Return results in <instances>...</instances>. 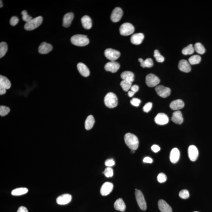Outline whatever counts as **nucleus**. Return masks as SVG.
Listing matches in <instances>:
<instances>
[{
    "label": "nucleus",
    "mask_w": 212,
    "mask_h": 212,
    "mask_svg": "<svg viewBox=\"0 0 212 212\" xmlns=\"http://www.w3.org/2000/svg\"><path fill=\"white\" fill-rule=\"evenodd\" d=\"M126 144L131 150H136L139 146V140L137 136L131 133H127L124 137Z\"/></svg>",
    "instance_id": "obj_1"
},
{
    "label": "nucleus",
    "mask_w": 212,
    "mask_h": 212,
    "mask_svg": "<svg viewBox=\"0 0 212 212\" xmlns=\"http://www.w3.org/2000/svg\"><path fill=\"white\" fill-rule=\"evenodd\" d=\"M71 42L74 45L78 47H84L88 45L89 43L87 35L78 34L73 35L71 38Z\"/></svg>",
    "instance_id": "obj_2"
},
{
    "label": "nucleus",
    "mask_w": 212,
    "mask_h": 212,
    "mask_svg": "<svg viewBox=\"0 0 212 212\" xmlns=\"http://www.w3.org/2000/svg\"><path fill=\"white\" fill-rule=\"evenodd\" d=\"M43 21V18L41 16L32 19V20L27 22L25 25V29L26 30L31 31L34 30L40 26Z\"/></svg>",
    "instance_id": "obj_3"
},
{
    "label": "nucleus",
    "mask_w": 212,
    "mask_h": 212,
    "mask_svg": "<svg viewBox=\"0 0 212 212\" xmlns=\"http://www.w3.org/2000/svg\"><path fill=\"white\" fill-rule=\"evenodd\" d=\"M105 105L109 108H114L118 105V99L114 93L109 92L105 96L104 98Z\"/></svg>",
    "instance_id": "obj_4"
},
{
    "label": "nucleus",
    "mask_w": 212,
    "mask_h": 212,
    "mask_svg": "<svg viewBox=\"0 0 212 212\" xmlns=\"http://www.w3.org/2000/svg\"><path fill=\"white\" fill-rule=\"evenodd\" d=\"M121 35L123 36H128L134 32V27L131 24L126 23L123 24L120 28Z\"/></svg>",
    "instance_id": "obj_5"
},
{
    "label": "nucleus",
    "mask_w": 212,
    "mask_h": 212,
    "mask_svg": "<svg viewBox=\"0 0 212 212\" xmlns=\"http://www.w3.org/2000/svg\"><path fill=\"white\" fill-rule=\"evenodd\" d=\"M104 54L105 57L111 61H115L121 55L119 52L112 48L106 49L105 50Z\"/></svg>",
    "instance_id": "obj_6"
},
{
    "label": "nucleus",
    "mask_w": 212,
    "mask_h": 212,
    "mask_svg": "<svg viewBox=\"0 0 212 212\" xmlns=\"http://www.w3.org/2000/svg\"><path fill=\"white\" fill-rule=\"evenodd\" d=\"M135 194L136 201L139 207L142 210H146L147 208V204L142 192L140 190H137L136 191Z\"/></svg>",
    "instance_id": "obj_7"
},
{
    "label": "nucleus",
    "mask_w": 212,
    "mask_h": 212,
    "mask_svg": "<svg viewBox=\"0 0 212 212\" xmlns=\"http://www.w3.org/2000/svg\"><path fill=\"white\" fill-rule=\"evenodd\" d=\"M145 81L147 85L150 87H156L160 83L159 78L152 74H150L147 75Z\"/></svg>",
    "instance_id": "obj_8"
},
{
    "label": "nucleus",
    "mask_w": 212,
    "mask_h": 212,
    "mask_svg": "<svg viewBox=\"0 0 212 212\" xmlns=\"http://www.w3.org/2000/svg\"><path fill=\"white\" fill-rule=\"evenodd\" d=\"M155 90L157 94L163 98L168 97L171 93L170 88L161 85L157 86L156 87Z\"/></svg>",
    "instance_id": "obj_9"
},
{
    "label": "nucleus",
    "mask_w": 212,
    "mask_h": 212,
    "mask_svg": "<svg viewBox=\"0 0 212 212\" xmlns=\"http://www.w3.org/2000/svg\"><path fill=\"white\" fill-rule=\"evenodd\" d=\"M123 15V11L120 7L114 9L111 14V18L112 21L115 23L119 21Z\"/></svg>",
    "instance_id": "obj_10"
},
{
    "label": "nucleus",
    "mask_w": 212,
    "mask_h": 212,
    "mask_svg": "<svg viewBox=\"0 0 212 212\" xmlns=\"http://www.w3.org/2000/svg\"><path fill=\"white\" fill-rule=\"evenodd\" d=\"M113 184L109 182H106L102 185L100 189V193L103 196L109 195L113 189Z\"/></svg>",
    "instance_id": "obj_11"
},
{
    "label": "nucleus",
    "mask_w": 212,
    "mask_h": 212,
    "mask_svg": "<svg viewBox=\"0 0 212 212\" xmlns=\"http://www.w3.org/2000/svg\"><path fill=\"white\" fill-rule=\"evenodd\" d=\"M188 154L191 161H196L199 155L198 151L196 147L193 145H190L188 148Z\"/></svg>",
    "instance_id": "obj_12"
},
{
    "label": "nucleus",
    "mask_w": 212,
    "mask_h": 212,
    "mask_svg": "<svg viewBox=\"0 0 212 212\" xmlns=\"http://www.w3.org/2000/svg\"><path fill=\"white\" fill-rule=\"evenodd\" d=\"M72 196L69 194H63L58 197L56 199L57 204L61 205L69 204L72 201Z\"/></svg>",
    "instance_id": "obj_13"
},
{
    "label": "nucleus",
    "mask_w": 212,
    "mask_h": 212,
    "mask_svg": "<svg viewBox=\"0 0 212 212\" xmlns=\"http://www.w3.org/2000/svg\"><path fill=\"white\" fill-rule=\"evenodd\" d=\"M120 68V64L115 61L108 62L105 66V70L112 73L117 72Z\"/></svg>",
    "instance_id": "obj_14"
},
{
    "label": "nucleus",
    "mask_w": 212,
    "mask_h": 212,
    "mask_svg": "<svg viewBox=\"0 0 212 212\" xmlns=\"http://www.w3.org/2000/svg\"><path fill=\"white\" fill-rule=\"evenodd\" d=\"M155 120L157 124L160 125H164L169 122L168 117L165 114L159 113L156 116Z\"/></svg>",
    "instance_id": "obj_15"
},
{
    "label": "nucleus",
    "mask_w": 212,
    "mask_h": 212,
    "mask_svg": "<svg viewBox=\"0 0 212 212\" xmlns=\"http://www.w3.org/2000/svg\"><path fill=\"white\" fill-rule=\"evenodd\" d=\"M53 49L52 46L50 44L44 42L42 43L38 47V50L40 54H47Z\"/></svg>",
    "instance_id": "obj_16"
},
{
    "label": "nucleus",
    "mask_w": 212,
    "mask_h": 212,
    "mask_svg": "<svg viewBox=\"0 0 212 212\" xmlns=\"http://www.w3.org/2000/svg\"><path fill=\"white\" fill-rule=\"evenodd\" d=\"M178 68L182 72L188 73L190 72L191 68L189 62L185 59H182L179 62Z\"/></svg>",
    "instance_id": "obj_17"
},
{
    "label": "nucleus",
    "mask_w": 212,
    "mask_h": 212,
    "mask_svg": "<svg viewBox=\"0 0 212 212\" xmlns=\"http://www.w3.org/2000/svg\"><path fill=\"white\" fill-rule=\"evenodd\" d=\"M144 38V35L141 33L134 34L130 38V41L132 43L135 45H139L142 43Z\"/></svg>",
    "instance_id": "obj_18"
},
{
    "label": "nucleus",
    "mask_w": 212,
    "mask_h": 212,
    "mask_svg": "<svg viewBox=\"0 0 212 212\" xmlns=\"http://www.w3.org/2000/svg\"><path fill=\"white\" fill-rule=\"evenodd\" d=\"M158 206L159 209L161 212H173L171 207L164 200H159Z\"/></svg>",
    "instance_id": "obj_19"
},
{
    "label": "nucleus",
    "mask_w": 212,
    "mask_h": 212,
    "mask_svg": "<svg viewBox=\"0 0 212 212\" xmlns=\"http://www.w3.org/2000/svg\"><path fill=\"white\" fill-rule=\"evenodd\" d=\"M184 105V103L181 99H177L170 103V107L173 110L177 111L183 108Z\"/></svg>",
    "instance_id": "obj_20"
},
{
    "label": "nucleus",
    "mask_w": 212,
    "mask_h": 212,
    "mask_svg": "<svg viewBox=\"0 0 212 212\" xmlns=\"http://www.w3.org/2000/svg\"><path fill=\"white\" fill-rule=\"evenodd\" d=\"M79 72L84 77H88L90 75V70L87 66L84 63H79L77 65Z\"/></svg>",
    "instance_id": "obj_21"
},
{
    "label": "nucleus",
    "mask_w": 212,
    "mask_h": 212,
    "mask_svg": "<svg viewBox=\"0 0 212 212\" xmlns=\"http://www.w3.org/2000/svg\"><path fill=\"white\" fill-rule=\"evenodd\" d=\"M74 14L72 12L67 13L64 16L63 19V26L65 28L69 27L73 20Z\"/></svg>",
    "instance_id": "obj_22"
},
{
    "label": "nucleus",
    "mask_w": 212,
    "mask_h": 212,
    "mask_svg": "<svg viewBox=\"0 0 212 212\" xmlns=\"http://www.w3.org/2000/svg\"><path fill=\"white\" fill-rule=\"evenodd\" d=\"M171 120L176 124H181L183 122V118L181 111H177L174 112L172 115Z\"/></svg>",
    "instance_id": "obj_23"
},
{
    "label": "nucleus",
    "mask_w": 212,
    "mask_h": 212,
    "mask_svg": "<svg viewBox=\"0 0 212 212\" xmlns=\"http://www.w3.org/2000/svg\"><path fill=\"white\" fill-rule=\"evenodd\" d=\"M180 151L177 148H174L172 150L170 155V160L173 164H176L180 158Z\"/></svg>",
    "instance_id": "obj_24"
},
{
    "label": "nucleus",
    "mask_w": 212,
    "mask_h": 212,
    "mask_svg": "<svg viewBox=\"0 0 212 212\" xmlns=\"http://www.w3.org/2000/svg\"><path fill=\"white\" fill-rule=\"evenodd\" d=\"M114 207L115 210L121 212H124L125 211L126 206L122 199L119 198L115 201L114 204Z\"/></svg>",
    "instance_id": "obj_25"
},
{
    "label": "nucleus",
    "mask_w": 212,
    "mask_h": 212,
    "mask_svg": "<svg viewBox=\"0 0 212 212\" xmlns=\"http://www.w3.org/2000/svg\"><path fill=\"white\" fill-rule=\"evenodd\" d=\"M11 87V83L8 78L3 75H0V87L9 89Z\"/></svg>",
    "instance_id": "obj_26"
},
{
    "label": "nucleus",
    "mask_w": 212,
    "mask_h": 212,
    "mask_svg": "<svg viewBox=\"0 0 212 212\" xmlns=\"http://www.w3.org/2000/svg\"><path fill=\"white\" fill-rule=\"evenodd\" d=\"M81 23L84 29H91L92 26L91 19L88 16H83L81 19Z\"/></svg>",
    "instance_id": "obj_27"
},
{
    "label": "nucleus",
    "mask_w": 212,
    "mask_h": 212,
    "mask_svg": "<svg viewBox=\"0 0 212 212\" xmlns=\"http://www.w3.org/2000/svg\"><path fill=\"white\" fill-rule=\"evenodd\" d=\"M134 74L130 71H124L121 74V77L123 80H125L133 82L134 80Z\"/></svg>",
    "instance_id": "obj_28"
},
{
    "label": "nucleus",
    "mask_w": 212,
    "mask_h": 212,
    "mask_svg": "<svg viewBox=\"0 0 212 212\" xmlns=\"http://www.w3.org/2000/svg\"><path fill=\"white\" fill-rule=\"evenodd\" d=\"M138 61L140 62L141 66L143 68H151L154 65L153 60L151 58H148L145 60L142 58H139Z\"/></svg>",
    "instance_id": "obj_29"
},
{
    "label": "nucleus",
    "mask_w": 212,
    "mask_h": 212,
    "mask_svg": "<svg viewBox=\"0 0 212 212\" xmlns=\"http://www.w3.org/2000/svg\"><path fill=\"white\" fill-rule=\"evenodd\" d=\"M95 123L94 117L90 115L86 119L85 121V128L86 130H89L92 128Z\"/></svg>",
    "instance_id": "obj_30"
},
{
    "label": "nucleus",
    "mask_w": 212,
    "mask_h": 212,
    "mask_svg": "<svg viewBox=\"0 0 212 212\" xmlns=\"http://www.w3.org/2000/svg\"><path fill=\"white\" fill-rule=\"evenodd\" d=\"M29 190L26 188H19L13 190L11 191V195L13 196H20L27 193Z\"/></svg>",
    "instance_id": "obj_31"
},
{
    "label": "nucleus",
    "mask_w": 212,
    "mask_h": 212,
    "mask_svg": "<svg viewBox=\"0 0 212 212\" xmlns=\"http://www.w3.org/2000/svg\"><path fill=\"white\" fill-rule=\"evenodd\" d=\"M195 50L193 45L192 44H189L186 47L184 48L182 50V53L185 55H191L193 54Z\"/></svg>",
    "instance_id": "obj_32"
},
{
    "label": "nucleus",
    "mask_w": 212,
    "mask_h": 212,
    "mask_svg": "<svg viewBox=\"0 0 212 212\" xmlns=\"http://www.w3.org/2000/svg\"><path fill=\"white\" fill-rule=\"evenodd\" d=\"M8 50V46L7 43L4 42L0 43V58L4 57Z\"/></svg>",
    "instance_id": "obj_33"
},
{
    "label": "nucleus",
    "mask_w": 212,
    "mask_h": 212,
    "mask_svg": "<svg viewBox=\"0 0 212 212\" xmlns=\"http://www.w3.org/2000/svg\"><path fill=\"white\" fill-rule=\"evenodd\" d=\"M195 51L200 54H203L205 53V50L204 46L200 43H197L194 46Z\"/></svg>",
    "instance_id": "obj_34"
},
{
    "label": "nucleus",
    "mask_w": 212,
    "mask_h": 212,
    "mask_svg": "<svg viewBox=\"0 0 212 212\" xmlns=\"http://www.w3.org/2000/svg\"><path fill=\"white\" fill-rule=\"evenodd\" d=\"M201 57L198 55H195L189 58V62L190 64L192 65L198 64L201 62Z\"/></svg>",
    "instance_id": "obj_35"
},
{
    "label": "nucleus",
    "mask_w": 212,
    "mask_h": 212,
    "mask_svg": "<svg viewBox=\"0 0 212 212\" xmlns=\"http://www.w3.org/2000/svg\"><path fill=\"white\" fill-rule=\"evenodd\" d=\"M132 83L130 81L123 80L120 83V85L123 89L125 92L128 91L131 88Z\"/></svg>",
    "instance_id": "obj_36"
},
{
    "label": "nucleus",
    "mask_w": 212,
    "mask_h": 212,
    "mask_svg": "<svg viewBox=\"0 0 212 212\" xmlns=\"http://www.w3.org/2000/svg\"><path fill=\"white\" fill-rule=\"evenodd\" d=\"M154 56L157 62H159V63H162L164 61V57L160 54L158 50H155Z\"/></svg>",
    "instance_id": "obj_37"
},
{
    "label": "nucleus",
    "mask_w": 212,
    "mask_h": 212,
    "mask_svg": "<svg viewBox=\"0 0 212 212\" xmlns=\"http://www.w3.org/2000/svg\"><path fill=\"white\" fill-rule=\"evenodd\" d=\"M9 108L5 106H0V115L1 116H4L8 115L10 112Z\"/></svg>",
    "instance_id": "obj_38"
},
{
    "label": "nucleus",
    "mask_w": 212,
    "mask_h": 212,
    "mask_svg": "<svg viewBox=\"0 0 212 212\" xmlns=\"http://www.w3.org/2000/svg\"><path fill=\"white\" fill-rule=\"evenodd\" d=\"M179 195L181 198L183 199H186L189 197V191L186 189L182 190L180 191Z\"/></svg>",
    "instance_id": "obj_39"
},
{
    "label": "nucleus",
    "mask_w": 212,
    "mask_h": 212,
    "mask_svg": "<svg viewBox=\"0 0 212 212\" xmlns=\"http://www.w3.org/2000/svg\"><path fill=\"white\" fill-rule=\"evenodd\" d=\"M105 175L107 178L112 177L113 175V169L110 167H107L105 169L104 172L103 173Z\"/></svg>",
    "instance_id": "obj_40"
},
{
    "label": "nucleus",
    "mask_w": 212,
    "mask_h": 212,
    "mask_svg": "<svg viewBox=\"0 0 212 212\" xmlns=\"http://www.w3.org/2000/svg\"><path fill=\"white\" fill-rule=\"evenodd\" d=\"M21 14L23 16L22 18H23V20L26 22V23L32 19V17L28 14L26 10H23L22 11Z\"/></svg>",
    "instance_id": "obj_41"
},
{
    "label": "nucleus",
    "mask_w": 212,
    "mask_h": 212,
    "mask_svg": "<svg viewBox=\"0 0 212 212\" xmlns=\"http://www.w3.org/2000/svg\"><path fill=\"white\" fill-rule=\"evenodd\" d=\"M167 180V176L164 173H160L157 177V180L160 183H164V182L166 181Z\"/></svg>",
    "instance_id": "obj_42"
},
{
    "label": "nucleus",
    "mask_w": 212,
    "mask_h": 212,
    "mask_svg": "<svg viewBox=\"0 0 212 212\" xmlns=\"http://www.w3.org/2000/svg\"><path fill=\"white\" fill-rule=\"evenodd\" d=\"M152 106V104L151 102L147 103L143 107V111L145 112H148L151 110Z\"/></svg>",
    "instance_id": "obj_43"
},
{
    "label": "nucleus",
    "mask_w": 212,
    "mask_h": 212,
    "mask_svg": "<svg viewBox=\"0 0 212 212\" xmlns=\"http://www.w3.org/2000/svg\"><path fill=\"white\" fill-rule=\"evenodd\" d=\"M19 21V19L18 18L16 17V16H13V17H11V18L10 19V25L12 26H16V25H17Z\"/></svg>",
    "instance_id": "obj_44"
},
{
    "label": "nucleus",
    "mask_w": 212,
    "mask_h": 212,
    "mask_svg": "<svg viewBox=\"0 0 212 212\" xmlns=\"http://www.w3.org/2000/svg\"><path fill=\"white\" fill-rule=\"evenodd\" d=\"M141 103V100L140 99L134 98L130 101V103L133 106H138Z\"/></svg>",
    "instance_id": "obj_45"
},
{
    "label": "nucleus",
    "mask_w": 212,
    "mask_h": 212,
    "mask_svg": "<svg viewBox=\"0 0 212 212\" xmlns=\"http://www.w3.org/2000/svg\"><path fill=\"white\" fill-rule=\"evenodd\" d=\"M115 161L112 159L106 160L105 162V165L108 167H111L115 165Z\"/></svg>",
    "instance_id": "obj_46"
},
{
    "label": "nucleus",
    "mask_w": 212,
    "mask_h": 212,
    "mask_svg": "<svg viewBox=\"0 0 212 212\" xmlns=\"http://www.w3.org/2000/svg\"><path fill=\"white\" fill-rule=\"evenodd\" d=\"M151 149L154 152L157 153V152H158L160 150V148L158 145H152V147H151Z\"/></svg>",
    "instance_id": "obj_47"
},
{
    "label": "nucleus",
    "mask_w": 212,
    "mask_h": 212,
    "mask_svg": "<svg viewBox=\"0 0 212 212\" xmlns=\"http://www.w3.org/2000/svg\"><path fill=\"white\" fill-rule=\"evenodd\" d=\"M143 161L144 163L151 164V163L153 162V160H152V158H150V157H146L144 158Z\"/></svg>",
    "instance_id": "obj_48"
},
{
    "label": "nucleus",
    "mask_w": 212,
    "mask_h": 212,
    "mask_svg": "<svg viewBox=\"0 0 212 212\" xmlns=\"http://www.w3.org/2000/svg\"><path fill=\"white\" fill-rule=\"evenodd\" d=\"M139 87L137 85H134L132 86L130 89H131V91L134 92L135 93H136L139 90Z\"/></svg>",
    "instance_id": "obj_49"
},
{
    "label": "nucleus",
    "mask_w": 212,
    "mask_h": 212,
    "mask_svg": "<svg viewBox=\"0 0 212 212\" xmlns=\"http://www.w3.org/2000/svg\"><path fill=\"white\" fill-rule=\"evenodd\" d=\"M17 212H29V211L26 207L21 206L19 207Z\"/></svg>",
    "instance_id": "obj_50"
},
{
    "label": "nucleus",
    "mask_w": 212,
    "mask_h": 212,
    "mask_svg": "<svg viewBox=\"0 0 212 212\" xmlns=\"http://www.w3.org/2000/svg\"><path fill=\"white\" fill-rule=\"evenodd\" d=\"M6 93V89L5 88L0 87V94L1 95L5 94Z\"/></svg>",
    "instance_id": "obj_51"
},
{
    "label": "nucleus",
    "mask_w": 212,
    "mask_h": 212,
    "mask_svg": "<svg viewBox=\"0 0 212 212\" xmlns=\"http://www.w3.org/2000/svg\"><path fill=\"white\" fill-rule=\"evenodd\" d=\"M135 93L132 91H129L128 92V94L129 97H132L134 95Z\"/></svg>",
    "instance_id": "obj_52"
},
{
    "label": "nucleus",
    "mask_w": 212,
    "mask_h": 212,
    "mask_svg": "<svg viewBox=\"0 0 212 212\" xmlns=\"http://www.w3.org/2000/svg\"><path fill=\"white\" fill-rule=\"evenodd\" d=\"M0 3H1L0 7H1V8H2V7H3V4L2 1H0Z\"/></svg>",
    "instance_id": "obj_53"
},
{
    "label": "nucleus",
    "mask_w": 212,
    "mask_h": 212,
    "mask_svg": "<svg viewBox=\"0 0 212 212\" xmlns=\"http://www.w3.org/2000/svg\"><path fill=\"white\" fill-rule=\"evenodd\" d=\"M135 151V150H131V152H132V153H134Z\"/></svg>",
    "instance_id": "obj_54"
},
{
    "label": "nucleus",
    "mask_w": 212,
    "mask_h": 212,
    "mask_svg": "<svg viewBox=\"0 0 212 212\" xmlns=\"http://www.w3.org/2000/svg\"><path fill=\"white\" fill-rule=\"evenodd\" d=\"M199 212L195 211V212Z\"/></svg>",
    "instance_id": "obj_55"
}]
</instances>
